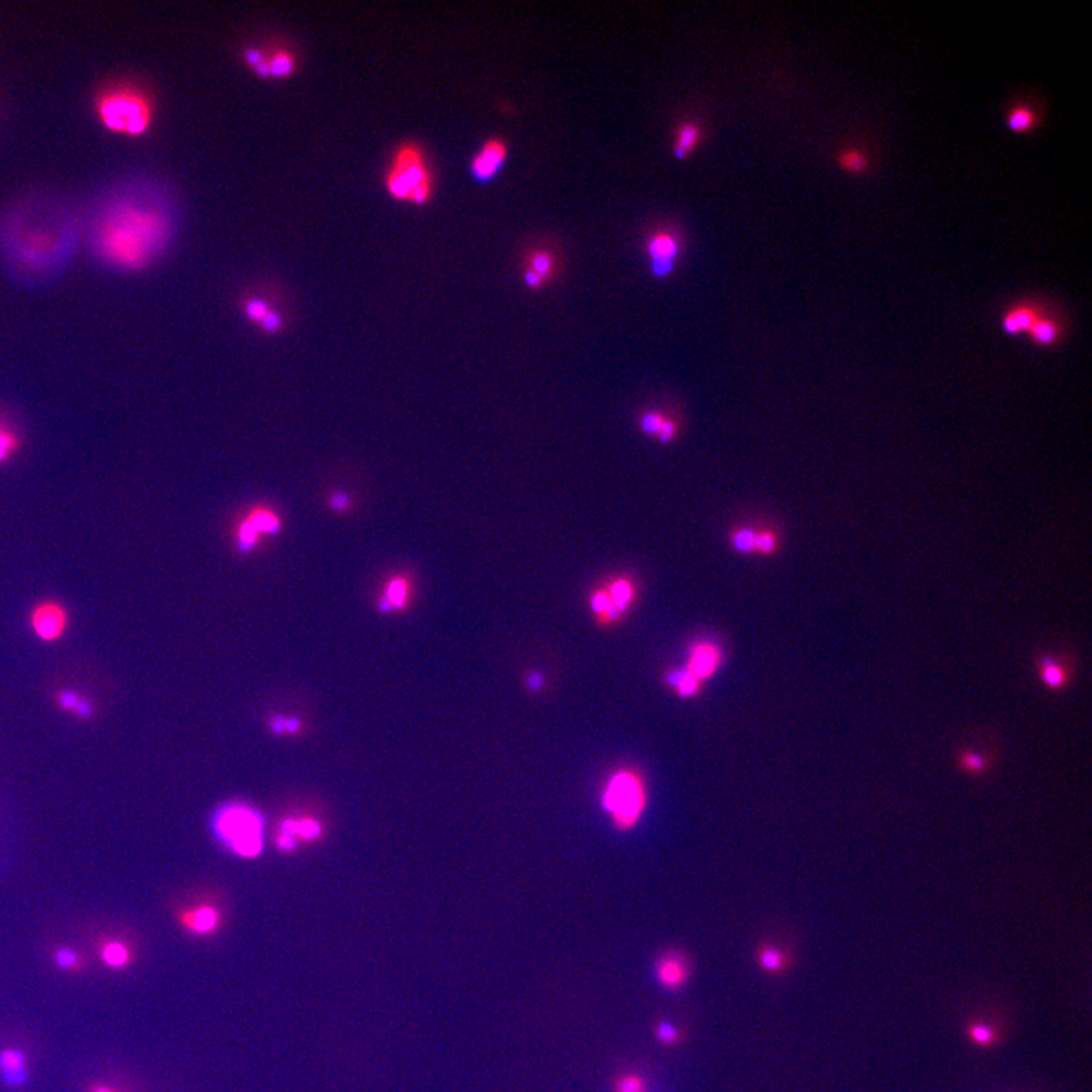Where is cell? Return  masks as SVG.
Masks as SVG:
<instances>
[{"label":"cell","mask_w":1092,"mask_h":1092,"mask_svg":"<svg viewBox=\"0 0 1092 1092\" xmlns=\"http://www.w3.org/2000/svg\"><path fill=\"white\" fill-rule=\"evenodd\" d=\"M170 214L140 188H125L102 205L93 222L94 251L109 266L135 270L149 264L170 237Z\"/></svg>","instance_id":"6da1fadb"},{"label":"cell","mask_w":1092,"mask_h":1092,"mask_svg":"<svg viewBox=\"0 0 1092 1092\" xmlns=\"http://www.w3.org/2000/svg\"><path fill=\"white\" fill-rule=\"evenodd\" d=\"M433 183L422 147L416 143H405L398 147L385 173V188L389 195L402 203L423 205L433 196Z\"/></svg>","instance_id":"7a4b0ae2"},{"label":"cell","mask_w":1092,"mask_h":1092,"mask_svg":"<svg viewBox=\"0 0 1092 1092\" xmlns=\"http://www.w3.org/2000/svg\"><path fill=\"white\" fill-rule=\"evenodd\" d=\"M213 831L222 846L244 859L259 857L264 849V821L244 803H228L213 816Z\"/></svg>","instance_id":"3957f363"},{"label":"cell","mask_w":1092,"mask_h":1092,"mask_svg":"<svg viewBox=\"0 0 1092 1092\" xmlns=\"http://www.w3.org/2000/svg\"><path fill=\"white\" fill-rule=\"evenodd\" d=\"M647 803L645 778L634 768L614 770L602 788V809L616 830H633L644 816Z\"/></svg>","instance_id":"277c9868"},{"label":"cell","mask_w":1092,"mask_h":1092,"mask_svg":"<svg viewBox=\"0 0 1092 1092\" xmlns=\"http://www.w3.org/2000/svg\"><path fill=\"white\" fill-rule=\"evenodd\" d=\"M96 111L102 124L117 134H145L152 122L149 99L132 87H117L106 91L98 99Z\"/></svg>","instance_id":"5b68a950"},{"label":"cell","mask_w":1092,"mask_h":1092,"mask_svg":"<svg viewBox=\"0 0 1092 1092\" xmlns=\"http://www.w3.org/2000/svg\"><path fill=\"white\" fill-rule=\"evenodd\" d=\"M70 624L68 610L56 599H43L29 612V627L35 636L46 644L58 642Z\"/></svg>","instance_id":"8992f818"},{"label":"cell","mask_w":1092,"mask_h":1092,"mask_svg":"<svg viewBox=\"0 0 1092 1092\" xmlns=\"http://www.w3.org/2000/svg\"><path fill=\"white\" fill-rule=\"evenodd\" d=\"M680 240L670 231H655L647 242V252L653 263V272L657 277L670 275L673 262L680 254Z\"/></svg>","instance_id":"52a82bcc"},{"label":"cell","mask_w":1092,"mask_h":1092,"mask_svg":"<svg viewBox=\"0 0 1092 1092\" xmlns=\"http://www.w3.org/2000/svg\"><path fill=\"white\" fill-rule=\"evenodd\" d=\"M722 662H724V654H722L718 645L712 644V642H696L689 648L685 670L689 673H692L696 680L704 683V681L711 680L714 673H718Z\"/></svg>","instance_id":"ba28073f"},{"label":"cell","mask_w":1092,"mask_h":1092,"mask_svg":"<svg viewBox=\"0 0 1092 1092\" xmlns=\"http://www.w3.org/2000/svg\"><path fill=\"white\" fill-rule=\"evenodd\" d=\"M1047 308L1043 302L1030 300L1012 303L1002 316L1003 333L1007 336H1020V334L1025 336Z\"/></svg>","instance_id":"9c48e42d"},{"label":"cell","mask_w":1092,"mask_h":1092,"mask_svg":"<svg viewBox=\"0 0 1092 1092\" xmlns=\"http://www.w3.org/2000/svg\"><path fill=\"white\" fill-rule=\"evenodd\" d=\"M178 921L191 935L211 936L218 933L219 928L222 927V923H224V918H222L219 907L208 905V903H203V905L181 910Z\"/></svg>","instance_id":"30bf717a"},{"label":"cell","mask_w":1092,"mask_h":1092,"mask_svg":"<svg viewBox=\"0 0 1092 1092\" xmlns=\"http://www.w3.org/2000/svg\"><path fill=\"white\" fill-rule=\"evenodd\" d=\"M509 154V147L501 139H492L484 143L483 147L477 152L472 160V175L479 183L494 180L497 173L501 170L505 158Z\"/></svg>","instance_id":"8fae6325"},{"label":"cell","mask_w":1092,"mask_h":1092,"mask_svg":"<svg viewBox=\"0 0 1092 1092\" xmlns=\"http://www.w3.org/2000/svg\"><path fill=\"white\" fill-rule=\"evenodd\" d=\"M322 833V824L311 816L285 819L281 826V833L277 839L278 848L283 849V851H292L298 841H318Z\"/></svg>","instance_id":"7c38bea8"},{"label":"cell","mask_w":1092,"mask_h":1092,"mask_svg":"<svg viewBox=\"0 0 1092 1092\" xmlns=\"http://www.w3.org/2000/svg\"><path fill=\"white\" fill-rule=\"evenodd\" d=\"M688 959L678 951L663 954L662 958L655 962V979L666 991H680L688 982Z\"/></svg>","instance_id":"4fadbf2b"},{"label":"cell","mask_w":1092,"mask_h":1092,"mask_svg":"<svg viewBox=\"0 0 1092 1092\" xmlns=\"http://www.w3.org/2000/svg\"><path fill=\"white\" fill-rule=\"evenodd\" d=\"M1065 319L1047 308L1025 336L1029 337L1030 341L1038 348H1055L1065 339Z\"/></svg>","instance_id":"5bb4252c"},{"label":"cell","mask_w":1092,"mask_h":1092,"mask_svg":"<svg viewBox=\"0 0 1092 1092\" xmlns=\"http://www.w3.org/2000/svg\"><path fill=\"white\" fill-rule=\"evenodd\" d=\"M28 1059L17 1048L0 1051V1079L8 1088H20L28 1082Z\"/></svg>","instance_id":"9a60e30c"},{"label":"cell","mask_w":1092,"mask_h":1092,"mask_svg":"<svg viewBox=\"0 0 1092 1092\" xmlns=\"http://www.w3.org/2000/svg\"><path fill=\"white\" fill-rule=\"evenodd\" d=\"M556 270L557 263L551 252L543 249L532 252L528 257L527 269L524 273L525 284L528 287L540 288L545 285L546 281L554 277Z\"/></svg>","instance_id":"2e32d148"},{"label":"cell","mask_w":1092,"mask_h":1092,"mask_svg":"<svg viewBox=\"0 0 1092 1092\" xmlns=\"http://www.w3.org/2000/svg\"><path fill=\"white\" fill-rule=\"evenodd\" d=\"M412 594V583L405 576H393L387 581L384 594L380 599L379 607L382 614L400 612L408 606Z\"/></svg>","instance_id":"e0dca14e"},{"label":"cell","mask_w":1092,"mask_h":1092,"mask_svg":"<svg viewBox=\"0 0 1092 1092\" xmlns=\"http://www.w3.org/2000/svg\"><path fill=\"white\" fill-rule=\"evenodd\" d=\"M1006 125L1010 131L1025 134V132L1033 131L1040 125V114L1029 104L1017 102L1007 111Z\"/></svg>","instance_id":"ac0fdd59"},{"label":"cell","mask_w":1092,"mask_h":1092,"mask_svg":"<svg viewBox=\"0 0 1092 1092\" xmlns=\"http://www.w3.org/2000/svg\"><path fill=\"white\" fill-rule=\"evenodd\" d=\"M836 163L844 172L849 173V175H862V173L868 172L869 167H871L868 152L864 147L854 146V145L842 147L838 157H836Z\"/></svg>","instance_id":"d6986e66"},{"label":"cell","mask_w":1092,"mask_h":1092,"mask_svg":"<svg viewBox=\"0 0 1092 1092\" xmlns=\"http://www.w3.org/2000/svg\"><path fill=\"white\" fill-rule=\"evenodd\" d=\"M665 681L666 685L670 686L680 698H695L703 689V683L696 680L692 673H689L685 668L668 671Z\"/></svg>","instance_id":"ffe728a7"},{"label":"cell","mask_w":1092,"mask_h":1092,"mask_svg":"<svg viewBox=\"0 0 1092 1092\" xmlns=\"http://www.w3.org/2000/svg\"><path fill=\"white\" fill-rule=\"evenodd\" d=\"M701 127L693 122H685L678 127L677 134H675V142H673V154L675 157L683 158L692 154L693 149L698 146L700 143Z\"/></svg>","instance_id":"44dd1931"},{"label":"cell","mask_w":1092,"mask_h":1092,"mask_svg":"<svg viewBox=\"0 0 1092 1092\" xmlns=\"http://www.w3.org/2000/svg\"><path fill=\"white\" fill-rule=\"evenodd\" d=\"M606 589L609 592L610 599L614 602V609L627 614L633 602H634V598H636V589H634L633 581L621 576V578L610 581Z\"/></svg>","instance_id":"7402d4cb"},{"label":"cell","mask_w":1092,"mask_h":1092,"mask_svg":"<svg viewBox=\"0 0 1092 1092\" xmlns=\"http://www.w3.org/2000/svg\"><path fill=\"white\" fill-rule=\"evenodd\" d=\"M56 703L63 711L73 712L76 716L90 719L94 714L93 704L86 696L79 695L75 691H61L56 696Z\"/></svg>","instance_id":"603a6c76"},{"label":"cell","mask_w":1092,"mask_h":1092,"mask_svg":"<svg viewBox=\"0 0 1092 1092\" xmlns=\"http://www.w3.org/2000/svg\"><path fill=\"white\" fill-rule=\"evenodd\" d=\"M1040 673L1048 688L1061 689L1066 683L1065 666L1051 655H1041Z\"/></svg>","instance_id":"cb8c5ba5"},{"label":"cell","mask_w":1092,"mask_h":1092,"mask_svg":"<svg viewBox=\"0 0 1092 1092\" xmlns=\"http://www.w3.org/2000/svg\"><path fill=\"white\" fill-rule=\"evenodd\" d=\"M244 520L249 522L260 535H263V533L277 535L281 530V519L278 517L277 513L272 512L270 509H263V507L254 509L247 515Z\"/></svg>","instance_id":"d4e9b609"},{"label":"cell","mask_w":1092,"mask_h":1092,"mask_svg":"<svg viewBox=\"0 0 1092 1092\" xmlns=\"http://www.w3.org/2000/svg\"><path fill=\"white\" fill-rule=\"evenodd\" d=\"M782 548L780 533L774 528H759L754 540V554L762 557H772Z\"/></svg>","instance_id":"484cf974"},{"label":"cell","mask_w":1092,"mask_h":1092,"mask_svg":"<svg viewBox=\"0 0 1092 1092\" xmlns=\"http://www.w3.org/2000/svg\"><path fill=\"white\" fill-rule=\"evenodd\" d=\"M101 958L107 966L112 969L125 968L131 962V951L122 943H107L102 946Z\"/></svg>","instance_id":"4316f807"},{"label":"cell","mask_w":1092,"mask_h":1092,"mask_svg":"<svg viewBox=\"0 0 1092 1092\" xmlns=\"http://www.w3.org/2000/svg\"><path fill=\"white\" fill-rule=\"evenodd\" d=\"M267 68H269V78H287L293 75L296 68L295 56L288 50L281 49L272 53V56L267 58Z\"/></svg>","instance_id":"83f0119b"},{"label":"cell","mask_w":1092,"mask_h":1092,"mask_svg":"<svg viewBox=\"0 0 1092 1092\" xmlns=\"http://www.w3.org/2000/svg\"><path fill=\"white\" fill-rule=\"evenodd\" d=\"M757 961L765 971L777 974L785 968L786 956L775 946H764L757 951Z\"/></svg>","instance_id":"f1b7e54d"},{"label":"cell","mask_w":1092,"mask_h":1092,"mask_svg":"<svg viewBox=\"0 0 1092 1092\" xmlns=\"http://www.w3.org/2000/svg\"><path fill=\"white\" fill-rule=\"evenodd\" d=\"M19 438H17L14 431L0 423V464L11 460L15 453L19 451Z\"/></svg>","instance_id":"f546056e"},{"label":"cell","mask_w":1092,"mask_h":1092,"mask_svg":"<svg viewBox=\"0 0 1092 1092\" xmlns=\"http://www.w3.org/2000/svg\"><path fill=\"white\" fill-rule=\"evenodd\" d=\"M756 532L751 527H741L731 533V545L734 550L741 554H754V540H756Z\"/></svg>","instance_id":"4dcf8cb0"},{"label":"cell","mask_w":1092,"mask_h":1092,"mask_svg":"<svg viewBox=\"0 0 1092 1092\" xmlns=\"http://www.w3.org/2000/svg\"><path fill=\"white\" fill-rule=\"evenodd\" d=\"M614 1092H647L645 1079L636 1073H625L614 1081Z\"/></svg>","instance_id":"1f68e13d"},{"label":"cell","mask_w":1092,"mask_h":1092,"mask_svg":"<svg viewBox=\"0 0 1092 1092\" xmlns=\"http://www.w3.org/2000/svg\"><path fill=\"white\" fill-rule=\"evenodd\" d=\"M53 961H55L58 968L66 969V971H76V969H81V966H83L78 953H76L75 950H71V948H68V946H63L60 950H56Z\"/></svg>","instance_id":"d6a6232c"},{"label":"cell","mask_w":1092,"mask_h":1092,"mask_svg":"<svg viewBox=\"0 0 1092 1092\" xmlns=\"http://www.w3.org/2000/svg\"><path fill=\"white\" fill-rule=\"evenodd\" d=\"M239 548L242 553L251 551L260 540V533L249 522H242L239 528Z\"/></svg>","instance_id":"836d02e7"},{"label":"cell","mask_w":1092,"mask_h":1092,"mask_svg":"<svg viewBox=\"0 0 1092 1092\" xmlns=\"http://www.w3.org/2000/svg\"><path fill=\"white\" fill-rule=\"evenodd\" d=\"M655 1040L663 1045L673 1047V1045H677L680 1043L681 1038L677 1027H673L670 1022H660L655 1027Z\"/></svg>","instance_id":"e575fe53"},{"label":"cell","mask_w":1092,"mask_h":1092,"mask_svg":"<svg viewBox=\"0 0 1092 1092\" xmlns=\"http://www.w3.org/2000/svg\"><path fill=\"white\" fill-rule=\"evenodd\" d=\"M270 729L278 734H296L302 730V722L298 718L285 719L277 716L270 721Z\"/></svg>","instance_id":"d590c367"},{"label":"cell","mask_w":1092,"mask_h":1092,"mask_svg":"<svg viewBox=\"0 0 1092 1092\" xmlns=\"http://www.w3.org/2000/svg\"><path fill=\"white\" fill-rule=\"evenodd\" d=\"M663 422H665V418H663L662 415H658V413H647V415L642 416V419H640V428H642L645 435L654 438V436H658V433L662 430Z\"/></svg>","instance_id":"8d00e7d4"},{"label":"cell","mask_w":1092,"mask_h":1092,"mask_svg":"<svg viewBox=\"0 0 1092 1092\" xmlns=\"http://www.w3.org/2000/svg\"><path fill=\"white\" fill-rule=\"evenodd\" d=\"M244 311H246L247 318L251 319V321L262 323L263 319L269 315L270 308L264 301L249 300L246 301Z\"/></svg>","instance_id":"74e56055"},{"label":"cell","mask_w":1092,"mask_h":1092,"mask_svg":"<svg viewBox=\"0 0 1092 1092\" xmlns=\"http://www.w3.org/2000/svg\"><path fill=\"white\" fill-rule=\"evenodd\" d=\"M961 765L969 772H982L986 767V760L977 752H965L962 754Z\"/></svg>","instance_id":"f35d334b"},{"label":"cell","mask_w":1092,"mask_h":1092,"mask_svg":"<svg viewBox=\"0 0 1092 1092\" xmlns=\"http://www.w3.org/2000/svg\"><path fill=\"white\" fill-rule=\"evenodd\" d=\"M969 1035L973 1038L974 1043H981V1045H989L994 1041V1032L984 1024L971 1025Z\"/></svg>","instance_id":"ab89813d"},{"label":"cell","mask_w":1092,"mask_h":1092,"mask_svg":"<svg viewBox=\"0 0 1092 1092\" xmlns=\"http://www.w3.org/2000/svg\"><path fill=\"white\" fill-rule=\"evenodd\" d=\"M675 436H677V423L671 419H665L662 430H660L657 436L658 440L663 441V443H668V441L673 440Z\"/></svg>","instance_id":"60d3db41"},{"label":"cell","mask_w":1092,"mask_h":1092,"mask_svg":"<svg viewBox=\"0 0 1092 1092\" xmlns=\"http://www.w3.org/2000/svg\"><path fill=\"white\" fill-rule=\"evenodd\" d=\"M260 325L266 329V331H269V333H277V331H280L281 326H283V321H281L280 316H278L275 311L270 310L269 315L263 319V322L260 323Z\"/></svg>","instance_id":"b9f144b4"},{"label":"cell","mask_w":1092,"mask_h":1092,"mask_svg":"<svg viewBox=\"0 0 1092 1092\" xmlns=\"http://www.w3.org/2000/svg\"><path fill=\"white\" fill-rule=\"evenodd\" d=\"M349 504H351V501H349V497H346V495L336 494L331 497V507L337 510V512H343V510L348 509Z\"/></svg>","instance_id":"7bdbcfd3"},{"label":"cell","mask_w":1092,"mask_h":1092,"mask_svg":"<svg viewBox=\"0 0 1092 1092\" xmlns=\"http://www.w3.org/2000/svg\"><path fill=\"white\" fill-rule=\"evenodd\" d=\"M543 685H545V680H543V677L540 675V673H532L530 675H528L527 686L530 688V691H535V692H537V691H540V689L543 688Z\"/></svg>","instance_id":"ee69618b"},{"label":"cell","mask_w":1092,"mask_h":1092,"mask_svg":"<svg viewBox=\"0 0 1092 1092\" xmlns=\"http://www.w3.org/2000/svg\"><path fill=\"white\" fill-rule=\"evenodd\" d=\"M90 1092H116V1091H114V1089H112V1088H109V1086L96 1085L90 1089Z\"/></svg>","instance_id":"f6af8a7d"}]
</instances>
